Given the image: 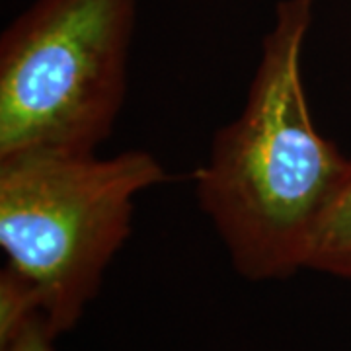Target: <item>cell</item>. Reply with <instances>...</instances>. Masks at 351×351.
Instances as JSON below:
<instances>
[{
	"mask_svg": "<svg viewBox=\"0 0 351 351\" xmlns=\"http://www.w3.org/2000/svg\"><path fill=\"white\" fill-rule=\"evenodd\" d=\"M314 0H279L240 113L213 135L195 195L240 276L304 269L316 225L350 158L313 123L302 51Z\"/></svg>",
	"mask_w": 351,
	"mask_h": 351,
	"instance_id": "cell-1",
	"label": "cell"
},
{
	"mask_svg": "<svg viewBox=\"0 0 351 351\" xmlns=\"http://www.w3.org/2000/svg\"><path fill=\"white\" fill-rule=\"evenodd\" d=\"M55 338L57 336L51 332L47 322L41 316H34L16 334L2 341L0 348L2 351H55Z\"/></svg>",
	"mask_w": 351,
	"mask_h": 351,
	"instance_id": "cell-5",
	"label": "cell"
},
{
	"mask_svg": "<svg viewBox=\"0 0 351 351\" xmlns=\"http://www.w3.org/2000/svg\"><path fill=\"white\" fill-rule=\"evenodd\" d=\"M168 180L147 151L0 158L4 269L27 289L55 336L75 328L96 297L106 267L131 234L135 197Z\"/></svg>",
	"mask_w": 351,
	"mask_h": 351,
	"instance_id": "cell-2",
	"label": "cell"
},
{
	"mask_svg": "<svg viewBox=\"0 0 351 351\" xmlns=\"http://www.w3.org/2000/svg\"><path fill=\"white\" fill-rule=\"evenodd\" d=\"M304 269L351 279V158L306 252Z\"/></svg>",
	"mask_w": 351,
	"mask_h": 351,
	"instance_id": "cell-4",
	"label": "cell"
},
{
	"mask_svg": "<svg viewBox=\"0 0 351 351\" xmlns=\"http://www.w3.org/2000/svg\"><path fill=\"white\" fill-rule=\"evenodd\" d=\"M138 0H36L0 38V158L88 154L127 90Z\"/></svg>",
	"mask_w": 351,
	"mask_h": 351,
	"instance_id": "cell-3",
	"label": "cell"
}]
</instances>
